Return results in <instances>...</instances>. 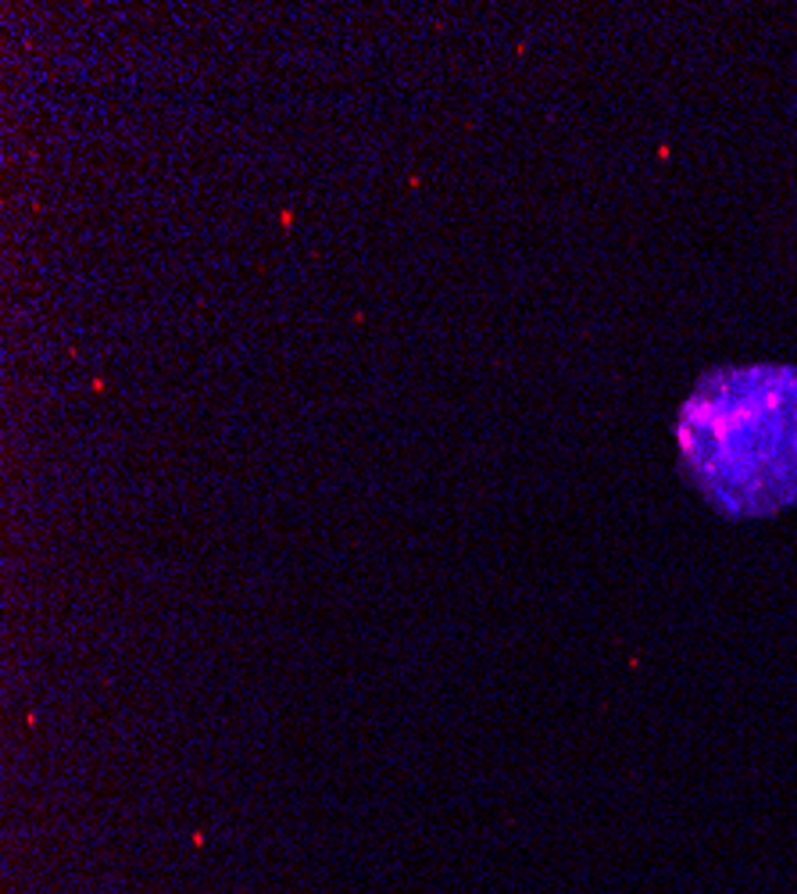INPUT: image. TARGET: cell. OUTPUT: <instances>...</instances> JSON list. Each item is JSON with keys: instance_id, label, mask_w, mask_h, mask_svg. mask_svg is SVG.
<instances>
[{"instance_id": "obj_1", "label": "cell", "mask_w": 797, "mask_h": 894, "mask_svg": "<svg viewBox=\"0 0 797 894\" xmlns=\"http://www.w3.org/2000/svg\"><path fill=\"white\" fill-rule=\"evenodd\" d=\"M683 462L730 519L797 502V369L755 366L704 376L676 422Z\"/></svg>"}]
</instances>
